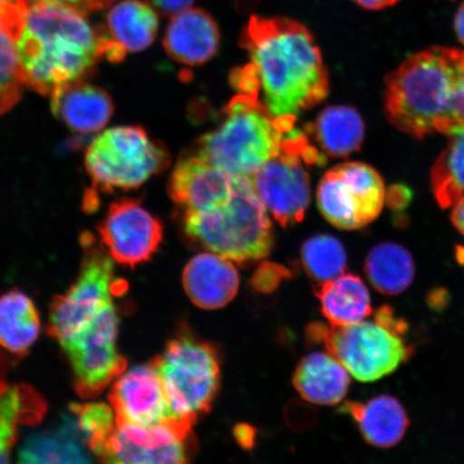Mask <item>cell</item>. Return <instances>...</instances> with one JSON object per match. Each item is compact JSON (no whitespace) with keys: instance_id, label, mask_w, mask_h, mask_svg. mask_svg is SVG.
Returning <instances> with one entry per match:
<instances>
[{"instance_id":"obj_1","label":"cell","mask_w":464,"mask_h":464,"mask_svg":"<svg viewBox=\"0 0 464 464\" xmlns=\"http://www.w3.org/2000/svg\"><path fill=\"white\" fill-rule=\"evenodd\" d=\"M240 44L251 63L232 74V84L257 97L274 118L295 126L301 113L326 100L329 77L321 50L299 22L252 15Z\"/></svg>"},{"instance_id":"obj_24","label":"cell","mask_w":464,"mask_h":464,"mask_svg":"<svg viewBox=\"0 0 464 464\" xmlns=\"http://www.w3.org/2000/svg\"><path fill=\"white\" fill-rule=\"evenodd\" d=\"M87 446L75 417H67L52 430L33 434L19 451L22 463H85L92 462Z\"/></svg>"},{"instance_id":"obj_2","label":"cell","mask_w":464,"mask_h":464,"mask_svg":"<svg viewBox=\"0 0 464 464\" xmlns=\"http://www.w3.org/2000/svg\"><path fill=\"white\" fill-rule=\"evenodd\" d=\"M16 48L26 85L44 96L84 81L102 60L98 29L79 11L54 4L27 8Z\"/></svg>"},{"instance_id":"obj_39","label":"cell","mask_w":464,"mask_h":464,"mask_svg":"<svg viewBox=\"0 0 464 464\" xmlns=\"http://www.w3.org/2000/svg\"><path fill=\"white\" fill-rule=\"evenodd\" d=\"M454 28L457 38L464 45V2L459 5L455 14Z\"/></svg>"},{"instance_id":"obj_9","label":"cell","mask_w":464,"mask_h":464,"mask_svg":"<svg viewBox=\"0 0 464 464\" xmlns=\"http://www.w3.org/2000/svg\"><path fill=\"white\" fill-rule=\"evenodd\" d=\"M326 162L305 132L292 130L282 149L248 179L264 206L282 226L304 219L311 200V179L305 165Z\"/></svg>"},{"instance_id":"obj_38","label":"cell","mask_w":464,"mask_h":464,"mask_svg":"<svg viewBox=\"0 0 464 464\" xmlns=\"http://www.w3.org/2000/svg\"><path fill=\"white\" fill-rule=\"evenodd\" d=\"M451 222L458 231L464 236V195L451 207Z\"/></svg>"},{"instance_id":"obj_5","label":"cell","mask_w":464,"mask_h":464,"mask_svg":"<svg viewBox=\"0 0 464 464\" xmlns=\"http://www.w3.org/2000/svg\"><path fill=\"white\" fill-rule=\"evenodd\" d=\"M184 227L214 254L239 264L268 256L274 246L266 207L247 177L236 176L234 193L225 205L185 213Z\"/></svg>"},{"instance_id":"obj_34","label":"cell","mask_w":464,"mask_h":464,"mask_svg":"<svg viewBox=\"0 0 464 464\" xmlns=\"http://www.w3.org/2000/svg\"><path fill=\"white\" fill-rule=\"evenodd\" d=\"M160 15L172 17L193 7L195 0H147Z\"/></svg>"},{"instance_id":"obj_29","label":"cell","mask_w":464,"mask_h":464,"mask_svg":"<svg viewBox=\"0 0 464 464\" xmlns=\"http://www.w3.org/2000/svg\"><path fill=\"white\" fill-rule=\"evenodd\" d=\"M364 269L371 285L390 295L405 292L415 276L414 260L408 249L392 242L373 247L365 260Z\"/></svg>"},{"instance_id":"obj_31","label":"cell","mask_w":464,"mask_h":464,"mask_svg":"<svg viewBox=\"0 0 464 464\" xmlns=\"http://www.w3.org/2000/svg\"><path fill=\"white\" fill-rule=\"evenodd\" d=\"M301 259L307 275L321 284L343 275L347 264L344 246L327 235L310 237L301 249Z\"/></svg>"},{"instance_id":"obj_35","label":"cell","mask_w":464,"mask_h":464,"mask_svg":"<svg viewBox=\"0 0 464 464\" xmlns=\"http://www.w3.org/2000/svg\"><path fill=\"white\" fill-rule=\"evenodd\" d=\"M452 118H454L456 126L464 127V63L459 80H458L454 109H452Z\"/></svg>"},{"instance_id":"obj_14","label":"cell","mask_w":464,"mask_h":464,"mask_svg":"<svg viewBox=\"0 0 464 464\" xmlns=\"http://www.w3.org/2000/svg\"><path fill=\"white\" fill-rule=\"evenodd\" d=\"M98 230L110 256L131 268L152 257L162 240L160 220L135 199L111 203Z\"/></svg>"},{"instance_id":"obj_18","label":"cell","mask_w":464,"mask_h":464,"mask_svg":"<svg viewBox=\"0 0 464 464\" xmlns=\"http://www.w3.org/2000/svg\"><path fill=\"white\" fill-rule=\"evenodd\" d=\"M162 44L173 61L187 66H199L218 53L220 32L210 14L189 8L171 17Z\"/></svg>"},{"instance_id":"obj_21","label":"cell","mask_w":464,"mask_h":464,"mask_svg":"<svg viewBox=\"0 0 464 464\" xmlns=\"http://www.w3.org/2000/svg\"><path fill=\"white\" fill-rule=\"evenodd\" d=\"M304 132L324 160L344 159L362 148L365 126L356 109L330 106L305 127Z\"/></svg>"},{"instance_id":"obj_27","label":"cell","mask_w":464,"mask_h":464,"mask_svg":"<svg viewBox=\"0 0 464 464\" xmlns=\"http://www.w3.org/2000/svg\"><path fill=\"white\" fill-rule=\"evenodd\" d=\"M42 322L34 301L20 290L0 295V346L24 355L36 343Z\"/></svg>"},{"instance_id":"obj_33","label":"cell","mask_w":464,"mask_h":464,"mask_svg":"<svg viewBox=\"0 0 464 464\" xmlns=\"http://www.w3.org/2000/svg\"><path fill=\"white\" fill-rule=\"evenodd\" d=\"M19 2L26 10L34 5L54 4L65 5V7L72 8L81 14H86L106 9L115 0H19Z\"/></svg>"},{"instance_id":"obj_8","label":"cell","mask_w":464,"mask_h":464,"mask_svg":"<svg viewBox=\"0 0 464 464\" xmlns=\"http://www.w3.org/2000/svg\"><path fill=\"white\" fill-rule=\"evenodd\" d=\"M152 363L174 419L195 423L211 410L220 382L218 353L211 345L179 336Z\"/></svg>"},{"instance_id":"obj_3","label":"cell","mask_w":464,"mask_h":464,"mask_svg":"<svg viewBox=\"0 0 464 464\" xmlns=\"http://www.w3.org/2000/svg\"><path fill=\"white\" fill-rule=\"evenodd\" d=\"M463 63V50L446 46H432L406 58L386 78L388 121L416 139L446 135L456 126L452 109Z\"/></svg>"},{"instance_id":"obj_40","label":"cell","mask_w":464,"mask_h":464,"mask_svg":"<svg viewBox=\"0 0 464 464\" xmlns=\"http://www.w3.org/2000/svg\"><path fill=\"white\" fill-rule=\"evenodd\" d=\"M11 4H20L19 0H0V9H3L5 7V5H11Z\"/></svg>"},{"instance_id":"obj_17","label":"cell","mask_w":464,"mask_h":464,"mask_svg":"<svg viewBox=\"0 0 464 464\" xmlns=\"http://www.w3.org/2000/svg\"><path fill=\"white\" fill-rule=\"evenodd\" d=\"M160 14L148 2L123 0L113 5L106 25L97 28L102 58L111 63L150 48L158 36Z\"/></svg>"},{"instance_id":"obj_36","label":"cell","mask_w":464,"mask_h":464,"mask_svg":"<svg viewBox=\"0 0 464 464\" xmlns=\"http://www.w3.org/2000/svg\"><path fill=\"white\" fill-rule=\"evenodd\" d=\"M411 199V195L408 189H405L403 187H394L388 190V194L386 193V198L388 205L391 208H394V210H399V208H402Z\"/></svg>"},{"instance_id":"obj_20","label":"cell","mask_w":464,"mask_h":464,"mask_svg":"<svg viewBox=\"0 0 464 464\" xmlns=\"http://www.w3.org/2000/svg\"><path fill=\"white\" fill-rule=\"evenodd\" d=\"M52 112L69 130L78 133L100 131L112 118V98L101 87L78 81L51 96Z\"/></svg>"},{"instance_id":"obj_12","label":"cell","mask_w":464,"mask_h":464,"mask_svg":"<svg viewBox=\"0 0 464 464\" xmlns=\"http://www.w3.org/2000/svg\"><path fill=\"white\" fill-rule=\"evenodd\" d=\"M119 324L118 311L111 304L83 332L61 345L81 398L96 397L126 370L125 358L116 346Z\"/></svg>"},{"instance_id":"obj_10","label":"cell","mask_w":464,"mask_h":464,"mask_svg":"<svg viewBox=\"0 0 464 464\" xmlns=\"http://www.w3.org/2000/svg\"><path fill=\"white\" fill-rule=\"evenodd\" d=\"M85 257L77 281L52 304L49 334L62 345L90 326L106 307L121 293L115 280L113 259L109 253L94 246L92 237L86 234L82 240Z\"/></svg>"},{"instance_id":"obj_28","label":"cell","mask_w":464,"mask_h":464,"mask_svg":"<svg viewBox=\"0 0 464 464\" xmlns=\"http://www.w3.org/2000/svg\"><path fill=\"white\" fill-rule=\"evenodd\" d=\"M44 400L31 387L5 386L0 382V463L8 462L21 425L42 420Z\"/></svg>"},{"instance_id":"obj_23","label":"cell","mask_w":464,"mask_h":464,"mask_svg":"<svg viewBox=\"0 0 464 464\" xmlns=\"http://www.w3.org/2000/svg\"><path fill=\"white\" fill-rule=\"evenodd\" d=\"M350 372L330 353L306 356L294 375V385L311 403L334 405L342 401L350 387Z\"/></svg>"},{"instance_id":"obj_13","label":"cell","mask_w":464,"mask_h":464,"mask_svg":"<svg viewBox=\"0 0 464 464\" xmlns=\"http://www.w3.org/2000/svg\"><path fill=\"white\" fill-rule=\"evenodd\" d=\"M194 425L177 419L152 426L116 422L96 457L109 463H187L194 449Z\"/></svg>"},{"instance_id":"obj_6","label":"cell","mask_w":464,"mask_h":464,"mask_svg":"<svg viewBox=\"0 0 464 464\" xmlns=\"http://www.w3.org/2000/svg\"><path fill=\"white\" fill-rule=\"evenodd\" d=\"M405 324L388 307L377 311L373 322L346 326L316 323L307 336L327 348L356 380L374 382L390 375L408 361L411 347L405 343Z\"/></svg>"},{"instance_id":"obj_22","label":"cell","mask_w":464,"mask_h":464,"mask_svg":"<svg viewBox=\"0 0 464 464\" xmlns=\"http://www.w3.org/2000/svg\"><path fill=\"white\" fill-rule=\"evenodd\" d=\"M340 411L356 420L363 439L374 448H393L409 428L402 405L392 397L375 398L367 403L346 402Z\"/></svg>"},{"instance_id":"obj_11","label":"cell","mask_w":464,"mask_h":464,"mask_svg":"<svg viewBox=\"0 0 464 464\" xmlns=\"http://www.w3.org/2000/svg\"><path fill=\"white\" fill-rule=\"evenodd\" d=\"M386 198L380 173L363 162L332 168L321 179L317 206L323 217L340 229L365 227L379 218Z\"/></svg>"},{"instance_id":"obj_30","label":"cell","mask_w":464,"mask_h":464,"mask_svg":"<svg viewBox=\"0 0 464 464\" xmlns=\"http://www.w3.org/2000/svg\"><path fill=\"white\" fill-rule=\"evenodd\" d=\"M445 136L449 142L431 168L430 184L438 205L449 208L464 195V127H452Z\"/></svg>"},{"instance_id":"obj_7","label":"cell","mask_w":464,"mask_h":464,"mask_svg":"<svg viewBox=\"0 0 464 464\" xmlns=\"http://www.w3.org/2000/svg\"><path fill=\"white\" fill-rule=\"evenodd\" d=\"M170 164L161 144L141 127L119 126L97 136L85 153V169L92 188L87 191L86 210L98 207L97 190L135 189Z\"/></svg>"},{"instance_id":"obj_4","label":"cell","mask_w":464,"mask_h":464,"mask_svg":"<svg viewBox=\"0 0 464 464\" xmlns=\"http://www.w3.org/2000/svg\"><path fill=\"white\" fill-rule=\"evenodd\" d=\"M294 129L274 118L257 97L239 92L224 109L222 124L199 139L195 155L235 176L249 178L280 152Z\"/></svg>"},{"instance_id":"obj_19","label":"cell","mask_w":464,"mask_h":464,"mask_svg":"<svg viewBox=\"0 0 464 464\" xmlns=\"http://www.w3.org/2000/svg\"><path fill=\"white\" fill-rule=\"evenodd\" d=\"M239 276L231 260L218 254H200L185 266L183 286L189 299L205 310L229 304L239 289Z\"/></svg>"},{"instance_id":"obj_16","label":"cell","mask_w":464,"mask_h":464,"mask_svg":"<svg viewBox=\"0 0 464 464\" xmlns=\"http://www.w3.org/2000/svg\"><path fill=\"white\" fill-rule=\"evenodd\" d=\"M235 183V174L193 154L184 156L174 167L168 191L185 213L208 212L228 202Z\"/></svg>"},{"instance_id":"obj_32","label":"cell","mask_w":464,"mask_h":464,"mask_svg":"<svg viewBox=\"0 0 464 464\" xmlns=\"http://www.w3.org/2000/svg\"><path fill=\"white\" fill-rule=\"evenodd\" d=\"M72 411L87 446L92 456H96L116 427L112 406L104 403L74 404Z\"/></svg>"},{"instance_id":"obj_26","label":"cell","mask_w":464,"mask_h":464,"mask_svg":"<svg viewBox=\"0 0 464 464\" xmlns=\"http://www.w3.org/2000/svg\"><path fill=\"white\" fill-rule=\"evenodd\" d=\"M322 312L333 326L365 321L372 313L367 286L356 276L342 275L316 290Z\"/></svg>"},{"instance_id":"obj_25","label":"cell","mask_w":464,"mask_h":464,"mask_svg":"<svg viewBox=\"0 0 464 464\" xmlns=\"http://www.w3.org/2000/svg\"><path fill=\"white\" fill-rule=\"evenodd\" d=\"M25 14L26 9L20 5L0 10V114L15 106L26 85L16 48Z\"/></svg>"},{"instance_id":"obj_37","label":"cell","mask_w":464,"mask_h":464,"mask_svg":"<svg viewBox=\"0 0 464 464\" xmlns=\"http://www.w3.org/2000/svg\"><path fill=\"white\" fill-rule=\"evenodd\" d=\"M359 7L369 11H381L392 8L401 0H353Z\"/></svg>"},{"instance_id":"obj_15","label":"cell","mask_w":464,"mask_h":464,"mask_svg":"<svg viewBox=\"0 0 464 464\" xmlns=\"http://www.w3.org/2000/svg\"><path fill=\"white\" fill-rule=\"evenodd\" d=\"M116 422L152 426L174 419L164 385L154 364L124 371L110 392Z\"/></svg>"}]
</instances>
